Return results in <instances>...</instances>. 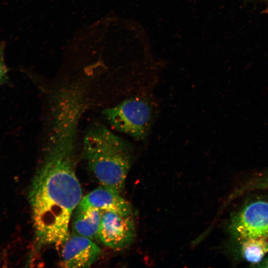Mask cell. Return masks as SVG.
I'll use <instances>...</instances> for the list:
<instances>
[{
	"instance_id": "cell-11",
	"label": "cell",
	"mask_w": 268,
	"mask_h": 268,
	"mask_svg": "<svg viewBox=\"0 0 268 268\" xmlns=\"http://www.w3.org/2000/svg\"><path fill=\"white\" fill-rule=\"evenodd\" d=\"M256 186L259 188L268 189V176L260 181Z\"/></svg>"
},
{
	"instance_id": "cell-1",
	"label": "cell",
	"mask_w": 268,
	"mask_h": 268,
	"mask_svg": "<svg viewBox=\"0 0 268 268\" xmlns=\"http://www.w3.org/2000/svg\"><path fill=\"white\" fill-rule=\"evenodd\" d=\"M81 108L70 102L54 107L50 133L30 192L38 246H61L73 210L82 199L76 174V135Z\"/></svg>"
},
{
	"instance_id": "cell-4",
	"label": "cell",
	"mask_w": 268,
	"mask_h": 268,
	"mask_svg": "<svg viewBox=\"0 0 268 268\" xmlns=\"http://www.w3.org/2000/svg\"><path fill=\"white\" fill-rule=\"evenodd\" d=\"M228 231L240 242L248 239H268V200L257 199L245 204L230 219Z\"/></svg>"
},
{
	"instance_id": "cell-3",
	"label": "cell",
	"mask_w": 268,
	"mask_h": 268,
	"mask_svg": "<svg viewBox=\"0 0 268 268\" xmlns=\"http://www.w3.org/2000/svg\"><path fill=\"white\" fill-rule=\"evenodd\" d=\"M152 109L146 99L136 96L106 109L103 114L114 129L136 139L143 140L151 126Z\"/></svg>"
},
{
	"instance_id": "cell-10",
	"label": "cell",
	"mask_w": 268,
	"mask_h": 268,
	"mask_svg": "<svg viewBox=\"0 0 268 268\" xmlns=\"http://www.w3.org/2000/svg\"><path fill=\"white\" fill-rule=\"evenodd\" d=\"M4 45L0 44V85L5 84L8 80V69L4 60Z\"/></svg>"
},
{
	"instance_id": "cell-9",
	"label": "cell",
	"mask_w": 268,
	"mask_h": 268,
	"mask_svg": "<svg viewBox=\"0 0 268 268\" xmlns=\"http://www.w3.org/2000/svg\"><path fill=\"white\" fill-rule=\"evenodd\" d=\"M240 243L242 256L251 263L253 267L261 262L268 252V239H248Z\"/></svg>"
},
{
	"instance_id": "cell-8",
	"label": "cell",
	"mask_w": 268,
	"mask_h": 268,
	"mask_svg": "<svg viewBox=\"0 0 268 268\" xmlns=\"http://www.w3.org/2000/svg\"><path fill=\"white\" fill-rule=\"evenodd\" d=\"M75 209L72 220L73 232L92 240L98 237L102 211L93 208Z\"/></svg>"
},
{
	"instance_id": "cell-5",
	"label": "cell",
	"mask_w": 268,
	"mask_h": 268,
	"mask_svg": "<svg viewBox=\"0 0 268 268\" xmlns=\"http://www.w3.org/2000/svg\"><path fill=\"white\" fill-rule=\"evenodd\" d=\"M97 237L105 245L113 249L120 250L128 247L135 237L132 215L102 211Z\"/></svg>"
},
{
	"instance_id": "cell-12",
	"label": "cell",
	"mask_w": 268,
	"mask_h": 268,
	"mask_svg": "<svg viewBox=\"0 0 268 268\" xmlns=\"http://www.w3.org/2000/svg\"><path fill=\"white\" fill-rule=\"evenodd\" d=\"M254 267L268 268V257L263 259L261 262L255 265Z\"/></svg>"
},
{
	"instance_id": "cell-7",
	"label": "cell",
	"mask_w": 268,
	"mask_h": 268,
	"mask_svg": "<svg viewBox=\"0 0 268 268\" xmlns=\"http://www.w3.org/2000/svg\"><path fill=\"white\" fill-rule=\"evenodd\" d=\"M76 208L97 209L124 215H132L133 212L130 202L121 197L120 193L102 185L82 198Z\"/></svg>"
},
{
	"instance_id": "cell-6",
	"label": "cell",
	"mask_w": 268,
	"mask_h": 268,
	"mask_svg": "<svg viewBox=\"0 0 268 268\" xmlns=\"http://www.w3.org/2000/svg\"><path fill=\"white\" fill-rule=\"evenodd\" d=\"M61 246L60 265L64 268H89L97 260L101 249L92 239L69 233Z\"/></svg>"
},
{
	"instance_id": "cell-2",
	"label": "cell",
	"mask_w": 268,
	"mask_h": 268,
	"mask_svg": "<svg viewBox=\"0 0 268 268\" xmlns=\"http://www.w3.org/2000/svg\"><path fill=\"white\" fill-rule=\"evenodd\" d=\"M83 149L88 165L101 185L121 193L132 162L129 143L97 124L86 133Z\"/></svg>"
}]
</instances>
